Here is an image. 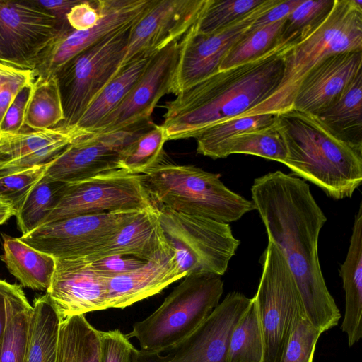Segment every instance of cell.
Returning <instances> with one entry per match:
<instances>
[{"label": "cell", "mask_w": 362, "mask_h": 362, "mask_svg": "<svg viewBox=\"0 0 362 362\" xmlns=\"http://www.w3.org/2000/svg\"><path fill=\"white\" fill-rule=\"evenodd\" d=\"M339 275L345 293L341 330L351 347L362 337V203L355 215L350 243Z\"/></svg>", "instance_id": "24"}, {"label": "cell", "mask_w": 362, "mask_h": 362, "mask_svg": "<svg viewBox=\"0 0 362 362\" xmlns=\"http://www.w3.org/2000/svg\"><path fill=\"white\" fill-rule=\"evenodd\" d=\"M64 119L58 85L54 76L36 78L33 83L24 126L33 130L56 127Z\"/></svg>", "instance_id": "33"}, {"label": "cell", "mask_w": 362, "mask_h": 362, "mask_svg": "<svg viewBox=\"0 0 362 362\" xmlns=\"http://www.w3.org/2000/svg\"><path fill=\"white\" fill-rule=\"evenodd\" d=\"M61 320L47 294L35 299L23 362H56Z\"/></svg>", "instance_id": "28"}, {"label": "cell", "mask_w": 362, "mask_h": 362, "mask_svg": "<svg viewBox=\"0 0 362 362\" xmlns=\"http://www.w3.org/2000/svg\"><path fill=\"white\" fill-rule=\"evenodd\" d=\"M316 116L341 140L362 148V71L335 103Z\"/></svg>", "instance_id": "27"}, {"label": "cell", "mask_w": 362, "mask_h": 362, "mask_svg": "<svg viewBox=\"0 0 362 362\" xmlns=\"http://www.w3.org/2000/svg\"><path fill=\"white\" fill-rule=\"evenodd\" d=\"M6 323L0 346V362H23L33 306L21 286L9 284L6 292Z\"/></svg>", "instance_id": "29"}, {"label": "cell", "mask_w": 362, "mask_h": 362, "mask_svg": "<svg viewBox=\"0 0 362 362\" xmlns=\"http://www.w3.org/2000/svg\"><path fill=\"white\" fill-rule=\"evenodd\" d=\"M100 331L78 315L61 320L56 362H100Z\"/></svg>", "instance_id": "30"}, {"label": "cell", "mask_w": 362, "mask_h": 362, "mask_svg": "<svg viewBox=\"0 0 362 362\" xmlns=\"http://www.w3.org/2000/svg\"><path fill=\"white\" fill-rule=\"evenodd\" d=\"M145 262L146 261L132 256L114 255L90 263L95 269L107 277H112L132 272Z\"/></svg>", "instance_id": "45"}, {"label": "cell", "mask_w": 362, "mask_h": 362, "mask_svg": "<svg viewBox=\"0 0 362 362\" xmlns=\"http://www.w3.org/2000/svg\"><path fill=\"white\" fill-rule=\"evenodd\" d=\"M221 276L191 274L174 288L160 306L136 322L127 338L135 337L142 350L161 352L179 343L211 315L223 292Z\"/></svg>", "instance_id": "6"}, {"label": "cell", "mask_w": 362, "mask_h": 362, "mask_svg": "<svg viewBox=\"0 0 362 362\" xmlns=\"http://www.w3.org/2000/svg\"><path fill=\"white\" fill-rule=\"evenodd\" d=\"M251 302L241 293H228L185 339L161 352L135 348L132 362H227L230 335Z\"/></svg>", "instance_id": "12"}, {"label": "cell", "mask_w": 362, "mask_h": 362, "mask_svg": "<svg viewBox=\"0 0 362 362\" xmlns=\"http://www.w3.org/2000/svg\"><path fill=\"white\" fill-rule=\"evenodd\" d=\"M167 141L163 126L153 124L122 150L119 168L143 174L163 160V146Z\"/></svg>", "instance_id": "35"}, {"label": "cell", "mask_w": 362, "mask_h": 362, "mask_svg": "<svg viewBox=\"0 0 362 362\" xmlns=\"http://www.w3.org/2000/svg\"><path fill=\"white\" fill-rule=\"evenodd\" d=\"M47 295L61 320L108 309L107 277L82 257L55 258Z\"/></svg>", "instance_id": "19"}, {"label": "cell", "mask_w": 362, "mask_h": 362, "mask_svg": "<svg viewBox=\"0 0 362 362\" xmlns=\"http://www.w3.org/2000/svg\"><path fill=\"white\" fill-rule=\"evenodd\" d=\"M264 0H206L194 25L202 33L211 34L247 16Z\"/></svg>", "instance_id": "38"}, {"label": "cell", "mask_w": 362, "mask_h": 362, "mask_svg": "<svg viewBox=\"0 0 362 362\" xmlns=\"http://www.w3.org/2000/svg\"><path fill=\"white\" fill-rule=\"evenodd\" d=\"M9 283L0 280V346L4 335L6 323V292Z\"/></svg>", "instance_id": "49"}, {"label": "cell", "mask_w": 362, "mask_h": 362, "mask_svg": "<svg viewBox=\"0 0 362 362\" xmlns=\"http://www.w3.org/2000/svg\"><path fill=\"white\" fill-rule=\"evenodd\" d=\"M81 0H33L38 7L47 11L57 19L61 29L69 25L67 14Z\"/></svg>", "instance_id": "48"}, {"label": "cell", "mask_w": 362, "mask_h": 362, "mask_svg": "<svg viewBox=\"0 0 362 362\" xmlns=\"http://www.w3.org/2000/svg\"><path fill=\"white\" fill-rule=\"evenodd\" d=\"M153 124L150 119L120 130L77 137L48 165L45 175L70 184L119 169L122 150Z\"/></svg>", "instance_id": "14"}, {"label": "cell", "mask_w": 362, "mask_h": 362, "mask_svg": "<svg viewBox=\"0 0 362 362\" xmlns=\"http://www.w3.org/2000/svg\"><path fill=\"white\" fill-rule=\"evenodd\" d=\"M140 211H122L59 219L44 223L19 239L54 258L84 257L112 238Z\"/></svg>", "instance_id": "11"}, {"label": "cell", "mask_w": 362, "mask_h": 362, "mask_svg": "<svg viewBox=\"0 0 362 362\" xmlns=\"http://www.w3.org/2000/svg\"><path fill=\"white\" fill-rule=\"evenodd\" d=\"M241 153L283 163L287 157L284 139L276 122L269 126L243 132L221 144L211 154L213 159Z\"/></svg>", "instance_id": "31"}, {"label": "cell", "mask_w": 362, "mask_h": 362, "mask_svg": "<svg viewBox=\"0 0 362 362\" xmlns=\"http://www.w3.org/2000/svg\"><path fill=\"white\" fill-rule=\"evenodd\" d=\"M154 0H97L100 18L91 28L76 30L68 25L59 30L39 54L33 69L35 78H47L90 46L122 30L131 28Z\"/></svg>", "instance_id": "13"}, {"label": "cell", "mask_w": 362, "mask_h": 362, "mask_svg": "<svg viewBox=\"0 0 362 362\" xmlns=\"http://www.w3.org/2000/svg\"><path fill=\"white\" fill-rule=\"evenodd\" d=\"M334 4V0H303L285 18L279 40L297 43L303 40L326 19Z\"/></svg>", "instance_id": "39"}, {"label": "cell", "mask_w": 362, "mask_h": 362, "mask_svg": "<svg viewBox=\"0 0 362 362\" xmlns=\"http://www.w3.org/2000/svg\"><path fill=\"white\" fill-rule=\"evenodd\" d=\"M180 40L152 56L146 70L124 99L88 134L117 131L151 119L160 99L173 93Z\"/></svg>", "instance_id": "17"}, {"label": "cell", "mask_w": 362, "mask_h": 362, "mask_svg": "<svg viewBox=\"0 0 362 362\" xmlns=\"http://www.w3.org/2000/svg\"><path fill=\"white\" fill-rule=\"evenodd\" d=\"M361 71L362 50L327 56L301 82L293 108L317 115L335 103Z\"/></svg>", "instance_id": "20"}, {"label": "cell", "mask_w": 362, "mask_h": 362, "mask_svg": "<svg viewBox=\"0 0 362 362\" xmlns=\"http://www.w3.org/2000/svg\"><path fill=\"white\" fill-rule=\"evenodd\" d=\"M206 0H154L129 30L122 66L180 40L199 18Z\"/></svg>", "instance_id": "18"}, {"label": "cell", "mask_w": 362, "mask_h": 362, "mask_svg": "<svg viewBox=\"0 0 362 362\" xmlns=\"http://www.w3.org/2000/svg\"><path fill=\"white\" fill-rule=\"evenodd\" d=\"M261 262L262 273L253 299L262 332V362H282L296 322L305 315L295 279L273 243L268 241Z\"/></svg>", "instance_id": "8"}, {"label": "cell", "mask_w": 362, "mask_h": 362, "mask_svg": "<svg viewBox=\"0 0 362 362\" xmlns=\"http://www.w3.org/2000/svg\"><path fill=\"white\" fill-rule=\"evenodd\" d=\"M293 174L334 199L352 197L362 182V148L338 138L314 115L293 108L276 115Z\"/></svg>", "instance_id": "3"}, {"label": "cell", "mask_w": 362, "mask_h": 362, "mask_svg": "<svg viewBox=\"0 0 362 362\" xmlns=\"http://www.w3.org/2000/svg\"><path fill=\"white\" fill-rule=\"evenodd\" d=\"M252 202L268 240L281 251L298 288L308 321L322 333L341 317L321 270L318 239L327 217L303 180L280 170L254 180Z\"/></svg>", "instance_id": "1"}, {"label": "cell", "mask_w": 362, "mask_h": 362, "mask_svg": "<svg viewBox=\"0 0 362 362\" xmlns=\"http://www.w3.org/2000/svg\"><path fill=\"white\" fill-rule=\"evenodd\" d=\"M156 206L164 237L180 272L186 276L224 274L240 245L229 223Z\"/></svg>", "instance_id": "7"}, {"label": "cell", "mask_w": 362, "mask_h": 362, "mask_svg": "<svg viewBox=\"0 0 362 362\" xmlns=\"http://www.w3.org/2000/svg\"><path fill=\"white\" fill-rule=\"evenodd\" d=\"M285 19L248 30L229 49L221 63L219 71L247 63L263 55L279 42Z\"/></svg>", "instance_id": "36"}, {"label": "cell", "mask_w": 362, "mask_h": 362, "mask_svg": "<svg viewBox=\"0 0 362 362\" xmlns=\"http://www.w3.org/2000/svg\"><path fill=\"white\" fill-rule=\"evenodd\" d=\"M66 183L44 175L33 187L15 213L22 235L42 225L58 204Z\"/></svg>", "instance_id": "32"}, {"label": "cell", "mask_w": 362, "mask_h": 362, "mask_svg": "<svg viewBox=\"0 0 362 362\" xmlns=\"http://www.w3.org/2000/svg\"><path fill=\"white\" fill-rule=\"evenodd\" d=\"M361 50L362 1L334 0L326 19L286 52L282 78L274 91L244 116L276 115L292 109L301 82L319 62L332 54Z\"/></svg>", "instance_id": "4"}, {"label": "cell", "mask_w": 362, "mask_h": 362, "mask_svg": "<svg viewBox=\"0 0 362 362\" xmlns=\"http://www.w3.org/2000/svg\"><path fill=\"white\" fill-rule=\"evenodd\" d=\"M83 133L75 127L0 134V177L50 163Z\"/></svg>", "instance_id": "21"}, {"label": "cell", "mask_w": 362, "mask_h": 362, "mask_svg": "<svg viewBox=\"0 0 362 362\" xmlns=\"http://www.w3.org/2000/svg\"><path fill=\"white\" fill-rule=\"evenodd\" d=\"M280 0L264 2L230 25L211 34L198 32L193 25L180 40V54L173 94L178 93L218 72L221 62L232 46L254 22Z\"/></svg>", "instance_id": "16"}, {"label": "cell", "mask_w": 362, "mask_h": 362, "mask_svg": "<svg viewBox=\"0 0 362 362\" xmlns=\"http://www.w3.org/2000/svg\"><path fill=\"white\" fill-rule=\"evenodd\" d=\"M276 115L259 114L235 117L214 125L197 138V152L210 157L214 151L228 139L245 132L273 124Z\"/></svg>", "instance_id": "37"}, {"label": "cell", "mask_w": 362, "mask_h": 362, "mask_svg": "<svg viewBox=\"0 0 362 362\" xmlns=\"http://www.w3.org/2000/svg\"><path fill=\"white\" fill-rule=\"evenodd\" d=\"M154 206L143 175L119 168L67 184L44 223L86 214L142 211Z\"/></svg>", "instance_id": "10"}, {"label": "cell", "mask_w": 362, "mask_h": 362, "mask_svg": "<svg viewBox=\"0 0 362 362\" xmlns=\"http://www.w3.org/2000/svg\"><path fill=\"white\" fill-rule=\"evenodd\" d=\"M60 30L55 17L33 0H0V60L33 70Z\"/></svg>", "instance_id": "15"}, {"label": "cell", "mask_w": 362, "mask_h": 362, "mask_svg": "<svg viewBox=\"0 0 362 362\" xmlns=\"http://www.w3.org/2000/svg\"><path fill=\"white\" fill-rule=\"evenodd\" d=\"M4 255L1 259L20 283L33 290L47 291L55 269V258L37 250L19 238L1 234Z\"/></svg>", "instance_id": "26"}, {"label": "cell", "mask_w": 362, "mask_h": 362, "mask_svg": "<svg viewBox=\"0 0 362 362\" xmlns=\"http://www.w3.org/2000/svg\"><path fill=\"white\" fill-rule=\"evenodd\" d=\"M156 206L140 211L133 220L105 243L81 257L88 262L114 255H129L149 260L168 245Z\"/></svg>", "instance_id": "23"}, {"label": "cell", "mask_w": 362, "mask_h": 362, "mask_svg": "<svg viewBox=\"0 0 362 362\" xmlns=\"http://www.w3.org/2000/svg\"><path fill=\"white\" fill-rule=\"evenodd\" d=\"M142 175L153 202L177 212L229 223L255 210L252 201L222 182L221 174L194 165L163 160Z\"/></svg>", "instance_id": "5"}, {"label": "cell", "mask_w": 362, "mask_h": 362, "mask_svg": "<svg viewBox=\"0 0 362 362\" xmlns=\"http://www.w3.org/2000/svg\"><path fill=\"white\" fill-rule=\"evenodd\" d=\"M12 216H15V211L8 204L0 202V225L4 223Z\"/></svg>", "instance_id": "50"}, {"label": "cell", "mask_w": 362, "mask_h": 362, "mask_svg": "<svg viewBox=\"0 0 362 362\" xmlns=\"http://www.w3.org/2000/svg\"><path fill=\"white\" fill-rule=\"evenodd\" d=\"M264 344L256 304L252 302L230 337L227 362H262Z\"/></svg>", "instance_id": "34"}, {"label": "cell", "mask_w": 362, "mask_h": 362, "mask_svg": "<svg viewBox=\"0 0 362 362\" xmlns=\"http://www.w3.org/2000/svg\"><path fill=\"white\" fill-rule=\"evenodd\" d=\"M169 244L139 268L107 277L108 308H124L159 293L185 277Z\"/></svg>", "instance_id": "22"}, {"label": "cell", "mask_w": 362, "mask_h": 362, "mask_svg": "<svg viewBox=\"0 0 362 362\" xmlns=\"http://www.w3.org/2000/svg\"><path fill=\"white\" fill-rule=\"evenodd\" d=\"M129 30L117 32L90 46L55 73L64 115V121L57 127L74 128L92 101L119 72L126 55Z\"/></svg>", "instance_id": "9"}, {"label": "cell", "mask_w": 362, "mask_h": 362, "mask_svg": "<svg viewBox=\"0 0 362 362\" xmlns=\"http://www.w3.org/2000/svg\"><path fill=\"white\" fill-rule=\"evenodd\" d=\"M154 54L137 56L122 66L89 105L74 127L83 135L90 134L124 99Z\"/></svg>", "instance_id": "25"}, {"label": "cell", "mask_w": 362, "mask_h": 362, "mask_svg": "<svg viewBox=\"0 0 362 362\" xmlns=\"http://www.w3.org/2000/svg\"><path fill=\"white\" fill-rule=\"evenodd\" d=\"M49 164L0 177V202L11 206L16 213L30 191L45 175Z\"/></svg>", "instance_id": "40"}, {"label": "cell", "mask_w": 362, "mask_h": 362, "mask_svg": "<svg viewBox=\"0 0 362 362\" xmlns=\"http://www.w3.org/2000/svg\"><path fill=\"white\" fill-rule=\"evenodd\" d=\"M100 18L95 1L81 0L74 6L66 18L69 25L76 30H86L93 27Z\"/></svg>", "instance_id": "46"}, {"label": "cell", "mask_w": 362, "mask_h": 362, "mask_svg": "<svg viewBox=\"0 0 362 362\" xmlns=\"http://www.w3.org/2000/svg\"><path fill=\"white\" fill-rule=\"evenodd\" d=\"M100 362H132L135 347L119 329L100 331Z\"/></svg>", "instance_id": "43"}, {"label": "cell", "mask_w": 362, "mask_h": 362, "mask_svg": "<svg viewBox=\"0 0 362 362\" xmlns=\"http://www.w3.org/2000/svg\"><path fill=\"white\" fill-rule=\"evenodd\" d=\"M33 83L23 87L8 107L0 124V134H16L21 132L24 127V117L32 93Z\"/></svg>", "instance_id": "44"}, {"label": "cell", "mask_w": 362, "mask_h": 362, "mask_svg": "<svg viewBox=\"0 0 362 362\" xmlns=\"http://www.w3.org/2000/svg\"><path fill=\"white\" fill-rule=\"evenodd\" d=\"M322 334L305 316H299L292 330L282 362H313L317 342Z\"/></svg>", "instance_id": "41"}, {"label": "cell", "mask_w": 362, "mask_h": 362, "mask_svg": "<svg viewBox=\"0 0 362 362\" xmlns=\"http://www.w3.org/2000/svg\"><path fill=\"white\" fill-rule=\"evenodd\" d=\"M296 43L280 42L258 58L218 71L178 93L165 105L161 125L167 140L196 139L262 103L279 86L284 55Z\"/></svg>", "instance_id": "2"}, {"label": "cell", "mask_w": 362, "mask_h": 362, "mask_svg": "<svg viewBox=\"0 0 362 362\" xmlns=\"http://www.w3.org/2000/svg\"><path fill=\"white\" fill-rule=\"evenodd\" d=\"M35 80L33 70L0 60V124L20 90Z\"/></svg>", "instance_id": "42"}, {"label": "cell", "mask_w": 362, "mask_h": 362, "mask_svg": "<svg viewBox=\"0 0 362 362\" xmlns=\"http://www.w3.org/2000/svg\"><path fill=\"white\" fill-rule=\"evenodd\" d=\"M303 0H280L267 11L259 16L250 30H255L285 19Z\"/></svg>", "instance_id": "47"}]
</instances>
